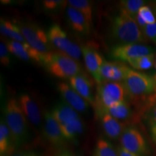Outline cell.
<instances>
[{"label": "cell", "mask_w": 156, "mask_h": 156, "mask_svg": "<svg viewBox=\"0 0 156 156\" xmlns=\"http://www.w3.org/2000/svg\"><path fill=\"white\" fill-rule=\"evenodd\" d=\"M134 19L142 30L147 25L153 24L156 22V17L153 14V10L147 5L142 6Z\"/></svg>", "instance_id": "obj_24"}, {"label": "cell", "mask_w": 156, "mask_h": 156, "mask_svg": "<svg viewBox=\"0 0 156 156\" xmlns=\"http://www.w3.org/2000/svg\"><path fill=\"white\" fill-rule=\"evenodd\" d=\"M5 44L8 48L9 53L13 54L20 59H22L25 62L31 60L28 52L25 50L24 45L22 43L15 41L13 40H8L6 41Z\"/></svg>", "instance_id": "obj_28"}, {"label": "cell", "mask_w": 156, "mask_h": 156, "mask_svg": "<svg viewBox=\"0 0 156 156\" xmlns=\"http://www.w3.org/2000/svg\"><path fill=\"white\" fill-rule=\"evenodd\" d=\"M126 95L122 83L102 82L98 84L94 106L96 110L106 109L116 103L125 101Z\"/></svg>", "instance_id": "obj_5"}, {"label": "cell", "mask_w": 156, "mask_h": 156, "mask_svg": "<svg viewBox=\"0 0 156 156\" xmlns=\"http://www.w3.org/2000/svg\"><path fill=\"white\" fill-rule=\"evenodd\" d=\"M66 15L68 23L74 30L83 35H88L90 33L92 28L80 12L69 5L66 10Z\"/></svg>", "instance_id": "obj_17"}, {"label": "cell", "mask_w": 156, "mask_h": 156, "mask_svg": "<svg viewBox=\"0 0 156 156\" xmlns=\"http://www.w3.org/2000/svg\"><path fill=\"white\" fill-rule=\"evenodd\" d=\"M47 35L51 44L61 53L66 54L77 61L81 58L83 54L82 48L68 38L65 31L59 25H52L48 29Z\"/></svg>", "instance_id": "obj_6"}, {"label": "cell", "mask_w": 156, "mask_h": 156, "mask_svg": "<svg viewBox=\"0 0 156 156\" xmlns=\"http://www.w3.org/2000/svg\"><path fill=\"white\" fill-rule=\"evenodd\" d=\"M117 151H118L119 156H139L132 153H130V152H129L126 151V150L124 149V148L121 147V146L117 147Z\"/></svg>", "instance_id": "obj_34"}, {"label": "cell", "mask_w": 156, "mask_h": 156, "mask_svg": "<svg viewBox=\"0 0 156 156\" xmlns=\"http://www.w3.org/2000/svg\"><path fill=\"white\" fill-rule=\"evenodd\" d=\"M143 0H122L119 2L120 12L125 13L135 18L140 9L145 5Z\"/></svg>", "instance_id": "obj_27"}, {"label": "cell", "mask_w": 156, "mask_h": 156, "mask_svg": "<svg viewBox=\"0 0 156 156\" xmlns=\"http://www.w3.org/2000/svg\"><path fill=\"white\" fill-rule=\"evenodd\" d=\"M0 62L4 67H9L11 64L9 51L5 43L3 42H1L0 44Z\"/></svg>", "instance_id": "obj_30"}, {"label": "cell", "mask_w": 156, "mask_h": 156, "mask_svg": "<svg viewBox=\"0 0 156 156\" xmlns=\"http://www.w3.org/2000/svg\"><path fill=\"white\" fill-rule=\"evenodd\" d=\"M5 121L10 131L15 147L25 145L30 139V131L18 99L10 98L7 101L5 107Z\"/></svg>", "instance_id": "obj_1"}, {"label": "cell", "mask_w": 156, "mask_h": 156, "mask_svg": "<svg viewBox=\"0 0 156 156\" xmlns=\"http://www.w3.org/2000/svg\"><path fill=\"white\" fill-rule=\"evenodd\" d=\"M142 30L148 41L156 44V22L153 24L147 25Z\"/></svg>", "instance_id": "obj_32"}, {"label": "cell", "mask_w": 156, "mask_h": 156, "mask_svg": "<svg viewBox=\"0 0 156 156\" xmlns=\"http://www.w3.org/2000/svg\"><path fill=\"white\" fill-rule=\"evenodd\" d=\"M154 67H155L156 69V54H155V65H154Z\"/></svg>", "instance_id": "obj_37"}, {"label": "cell", "mask_w": 156, "mask_h": 156, "mask_svg": "<svg viewBox=\"0 0 156 156\" xmlns=\"http://www.w3.org/2000/svg\"><path fill=\"white\" fill-rule=\"evenodd\" d=\"M108 114H110L114 118L117 120L126 121L129 119L132 116V108L130 104L127 101H123V102L116 103L114 106L109 107L106 109H103Z\"/></svg>", "instance_id": "obj_22"}, {"label": "cell", "mask_w": 156, "mask_h": 156, "mask_svg": "<svg viewBox=\"0 0 156 156\" xmlns=\"http://www.w3.org/2000/svg\"><path fill=\"white\" fill-rule=\"evenodd\" d=\"M68 5L80 11L85 16L91 28H93V5L88 0H69Z\"/></svg>", "instance_id": "obj_23"}, {"label": "cell", "mask_w": 156, "mask_h": 156, "mask_svg": "<svg viewBox=\"0 0 156 156\" xmlns=\"http://www.w3.org/2000/svg\"><path fill=\"white\" fill-rule=\"evenodd\" d=\"M122 84L126 94L133 99L149 98L155 94L156 90V83L153 76L132 69L129 70Z\"/></svg>", "instance_id": "obj_3"}, {"label": "cell", "mask_w": 156, "mask_h": 156, "mask_svg": "<svg viewBox=\"0 0 156 156\" xmlns=\"http://www.w3.org/2000/svg\"><path fill=\"white\" fill-rule=\"evenodd\" d=\"M12 136L5 119L0 122V156H12L15 150Z\"/></svg>", "instance_id": "obj_19"}, {"label": "cell", "mask_w": 156, "mask_h": 156, "mask_svg": "<svg viewBox=\"0 0 156 156\" xmlns=\"http://www.w3.org/2000/svg\"><path fill=\"white\" fill-rule=\"evenodd\" d=\"M44 66L51 75L61 79H68L80 73L77 60L61 52L51 51L45 59Z\"/></svg>", "instance_id": "obj_4"}, {"label": "cell", "mask_w": 156, "mask_h": 156, "mask_svg": "<svg viewBox=\"0 0 156 156\" xmlns=\"http://www.w3.org/2000/svg\"><path fill=\"white\" fill-rule=\"evenodd\" d=\"M53 156H80L77 153H73V151H69L67 148H61V149H57V151H55Z\"/></svg>", "instance_id": "obj_33"}, {"label": "cell", "mask_w": 156, "mask_h": 156, "mask_svg": "<svg viewBox=\"0 0 156 156\" xmlns=\"http://www.w3.org/2000/svg\"><path fill=\"white\" fill-rule=\"evenodd\" d=\"M81 48L87 71L91 74L97 84L102 83L100 71L105 62L102 56L96 49L90 46H84Z\"/></svg>", "instance_id": "obj_12"}, {"label": "cell", "mask_w": 156, "mask_h": 156, "mask_svg": "<svg viewBox=\"0 0 156 156\" xmlns=\"http://www.w3.org/2000/svg\"><path fill=\"white\" fill-rule=\"evenodd\" d=\"M12 156H41L38 154L34 152H23V153H20L17 154H15V155Z\"/></svg>", "instance_id": "obj_35"}, {"label": "cell", "mask_w": 156, "mask_h": 156, "mask_svg": "<svg viewBox=\"0 0 156 156\" xmlns=\"http://www.w3.org/2000/svg\"><path fill=\"white\" fill-rule=\"evenodd\" d=\"M152 53V48L141 44H119L112 48L111 56L117 61L128 62L133 58Z\"/></svg>", "instance_id": "obj_9"}, {"label": "cell", "mask_w": 156, "mask_h": 156, "mask_svg": "<svg viewBox=\"0 0 156 156\" xmlns=\"http://www.w3.org/2000/svg\"><path fill=\"white\" fill-rule=\"evenodd\" d=\"M94 156H119L117 148L112 142L103 138H100L95 145Z\"/></svg>", "instance_id": "obj_25"}, {"label": "cell", "mask_w": 156, "mask_h": 156, "mask_svg": "<svg viewBox=\"0 0 156 156\" xmlns=\"http://www.w3.org/2000/svg\"><path fill=\"white\" fill-rule=\"evenodd\" d=\"M130 69L122 62L105 61L100 71L101 80L102 82L122 83Z\"/></svg>", "instance_id": "obj_13"}, {"label": "cell", "mask_w": 156, "mask_h": 156, "mask_svg": "<svg viewBox=\"0 0 156 156\" xmlns=\"http://www.w3.org/2000/svg\"><path fill=\"white\" fill-rule=\"evenodd\" d=\"M120 146L139 156H147L150 150L141 132L134 126H126L119 138Z\"/></svg>", "instance_id": "obj_7"}, {"label": "cell", "mask_w": 156, "mask_h": 156, "mask_svg": "<svg viewBox=\"0 0 156 156\" xmlns=\"http://www.w3.org/2000/svg\"><path fill=\"white\" fill-rule=\"evenodd\" d=\"M18 25L25 41L31 47L42 54L51 52L48 35L44 30L32 23H21Z\"/></svg>", "instance_id": "obj_8"}, {"label": "cell", "mask_w": 156, "mask_h": 156, "mask_svg": "<svg viewBox=\"0 0 156 156\" xmlns=\"http://www.w3.org/2000/svg\"><path fill=\"white\" fill-rule=\"evenodd\" d=\"M148 127L151 139L156 145V103L148 114Z\"/></svg>", "instance_id": "obj_29"}, {"label": "cell", "mask_w": 156, "mask_h": 156, "mask_svg": "<svg viewBox=\"0 0 156 156\" xmlns=\"http://www.w3.org/2000/svg\"><path fill=\"white\" fill-rule=\"evenodd\" d=\"M155 97H156V90H155Z\"/></svg>", "instance_id": "obj_38"}, {"label": "cell", "mask_w": 156, "mask_h": 156, "mask_svg": "<svg viewBox=\"0 0 156 156\" xmlns=\"http://www.w3.org/2000/svg\"><path fill=\"white\" fill-rule=\"evenodd\" d=\"M66 2L61 0H44L43 2V7L45 9L48 11H55L61 9Z\"/></svg>", "instance_id": "obj_31"}, {"label": "cell", "mask_w": 156, "mask_h": 156, "mask_svg": "<svg viewBox=\"0 0 156 156\" xmlns=\"http://www.w3.org/2000/svg\"><path fill=\"white\" fill-rule=\"evenodd\" d=\"M69 85L89 104L94 106L95 98L93 94V82L87 75L80 73L79 75L71 77L69 80Z\"/></svg>", "instance_id": "obj_15"}, {"label": "cell", "mask_w": 156, "mask_h": 156, "mask_svg": "<svg viewBox=\"0 0 156 156\" xmlns=\"http://www.w3.org/2000/svg\"><path fill=\"white\" fill-rule=\"evenodd\" d=\"M155 55L153 53L133 58L128 62L130 67L136 70H147L155 65Z\"/></svg>", "instance_id": "obj_26"}, {"label": "cell", "mask_w": 156, "mask_h": 156, "mask_svg": "<svg viewBox=\"0 0 156 156\" xmlns=\"http://www.w3.org/2000/svg\"><path fill=\"white\" fill-rule=\"evenodd\" d=\"M0 32H1L2 35L10 38L11 40L22 43V44L26 43L22 33H21L19 25L9 20L1 18Z\"/></svg>", "instance_id": "obj_20"}, {"label": "cell", "mask_w": 156, "mask_h": 156, "mask_svg": "<svg viewBox=\"0 0 156 156\" xmlns=\"http://www.w3.org/2000/svg\"><path fill=\"white\" fill-rule=\"evenodd\" d=\"M18 101L23 114L29 122L36 127L40 126L41 124V114L36 101L28 93L20 95Z\"/></svg>", "instance_id": "obj_16"}, {"label": "cell", "mask_w": 156, "mask_h": 156, "mask_svg": "<svg viewBox=\"0 0 156 156\" xmlns=\"http://www.w3.org/2000/svg\"><path fill=\"white\" fill-rule=\"evenodd\" d=\"M110 32L112 38L122 44H144L148 41L135 19L123 12L115 17Z\"/></svg>", "instance_id": "obj_2"}, {"label": "cell", "mask_w": 156, "mask_h": 156, "mask_svg": "<svg viewBox=\"0 0 156 156\" xmlns=\"http://www.w3.org/2000/svg\"><path fill=\"white\" fill-rule=\"evenodd\" d=\"M96 112L103 131L107 137L112 140L119 139L126 128L125 123L117 120L103 109L96 110Z\"/></svg>", "instance_id": "obj_11"}, {"label": "cell", "mask_w": 156, "mask_h": 156, "mask_svg": "<svg viewBox=\"0 0 156 156\" xmlns=\"http://www.w3.org/2000/svg\"><path fill=\"white\" fill-rule=\"evenodd\" d=\"M43 134L45 139L52 146L57 149L64 148L66 140L62 134L59 124L53 116L51 112H45Z\"/></svg>", "instance_id": "obj_10"}, {"label": "cell", "mask_w": 156, "mask_h": 156, "mask_svg": "<svg viewBox=\"0 0 156 156\" xmlns=\"http://www.w3.org/2000/svg\"><path fill=\"white\" fill-rule=\"evenodd\" d=\"M51 114L60 126L69 124L80 118L77 112L65 102H61L56 104L52 109Z\"/></svg>", "instance_id": "obj_18"}, {"label": "cell", "mask_w": 156, "mask_h": 156, "mask_svg": "<svg viewBox=\"0 0 156 156\" xmlns=\"http://www.w3.org/2000/svg\"><path fill=\"white\" fill-rule=\"evenodd\" d=\"M57 88L64 102L75 109L76 112L80 113L87 112L89 103L78 94L69 84L61 82L58 84Z\"/></svg>", "instance_id": "obj_14"}, {"label": "cell", "mask_w": 156, "mask_h": 156, "mask_svg": "<svg viewBox=\"0 0 156 156\" xmlns=\"http://www.w3.org/2000/svg\"><path fill=\"white\" fill-rule=\"evenodd\" d=\"M153 77L154 80H155V83H156V73H155V74H154V75H153Z\"/></svg>", "instance_id": "obj_36"}, {"label": "cell", "mask_w": 156, "mask_h": 156, "mask_svg": "<svg viewBox=\"0 0 156 156\" xmlns=\"http://www.w3.org/2000/svg\"><path fill=\"white\" fill-rule=\"evenodd\" d=\"M60 127L66 141L73 142L77 141L78 137L83 133L84 131V124L80 117Z\"/></svg>", "instance_id": "obj_21"}]
</instances>
